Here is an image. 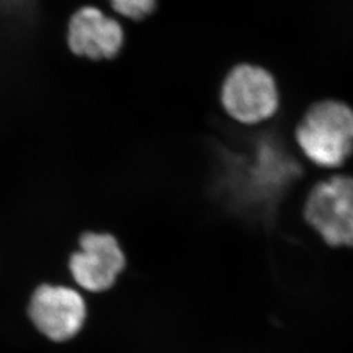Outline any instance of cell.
I'll return each instance as SVG.
<instances>
[{"label": "cell", "instance_id": "2", "mask_svg": "<svg viewBox=\"0 0 353 353\" xmlns=\"http://www.w3.org/2000/svg\"><path fill=\"white\" fill-rule=\"evenodd\" d=\"M219 100L228 117L241 126H261L276 118L281 94L275 75L263 65L239 63L224 76Z\"/></svg>", "mask_w": 353, "mask_h": 353}, {"label": "cell", "instance_id": "1", "mask_svg": "<svg viewBox=\"0 0 353 353\" xmlns=\"http://www.w3.org/2000/svg\"><path fill=\"white\" fill-rule=\"evenodd\" d=\"M305 160L325 172H341L353 156V108L341 100L312 103L294 127Z\"/></svg>", "mask_w": 353, "mask_h": 353}, {"label": "cell", "instance_id": "5", "mask_svg": "<svg viewBox=\"0 0 353 353\" xmlns=\"http://www.w3.org/2000/svg\"><path fill=\"white\" fill-rule=\"evenodd\" d=\"M29 314L43 335L51 341H64L74 338L83 327L87 306L75 290L41 285L32 297Z\"/></svg>", "mask_w": 353, "mask_h": 353}, {"label": "cell", "instance_id": "7", "mask_svg": "<svg viewBox=\"0 0 353 353\" xmlns=\"http://www.w3.org/2000/svg\"><path fill=\"white\" fill-rule=\"evenodd\" d=\"M110 3L114 10L122 16L140 20L154 11L157 0H110Z\"/></svg>", "mask_w": 353, "mask_h": 353}, {"label": "cell", "instance_id": "6", "mask_svg": "<svg viewBox=\"0 0 353 353\" xmlns=\"http://www.w3.org/2000/svg\"><path fill=\"white\" fill-rule=\"evenodd\" d=\"M125 42L121 24L96 7H84L72 16L68 43L77 55L89 59H113Z\"/></svg>", "mask_w": 353, "mask_h": 353}, {"label": "cell", "instance_id": "4", "mask_svg": "<svg viewBox=\"0 0 353 353\" xmlns=\"http://www.w3.org/2000/svg\"><path fill=\"white\" fill-rule=\"evenodd\" d=\"M126 267V252L110 233H85L80 239V250L70 261L76 283L94 293L112 290Z\"/></svg>", "mask_w": 353, "mask_h": 353}, {"label": "cell", "instance_id": "3", "mask_svg": "<svg viewBox=\"0 0 353 353\" xmlns=\"http://www.w3.org/2000/svg\"><path fill=\"white\" fill-rule=\"evenodd\" d=\"M303 217L331 249H353V176L335 172L316 182L303 203Z\"/></svg>", "mask_w": 353, "mask_h": 353}]
</instances>
